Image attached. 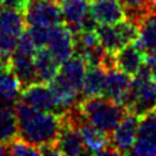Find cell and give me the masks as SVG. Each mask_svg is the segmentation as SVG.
<instances>
[{"mask_svg": "<svg viewBox=\"0 0 156 156\" xmlns=\"http://www.w3.org/2000/svg\"><path fill=\"white\" fill-rule=\"evenodd\" d=\"M0 2H1L2 7L18 10L21 12H23V10L27 5V0H0Z\"/></svg>", "mask_w": 156, "mask_h": 156, "instance_id": "27", "label": "cell"}, {"mask_svg": "<svg viewBox=\"0 0 156 156\" xmlns=\"http://www.w3.org/2000/svg\"><path fill=\"white\" fill-rule=\"evenodd\" d=\"M48 84L56 101V113L61 115L80 102L78 100V95L80 93L77 91L69 83H67L60 73H57L56 77Z\"/></svg>", "mask_w": 156, "mask_h": 156, "instance_id": "14", "label": "cell"}, {"mask_svg": "<svg viewBox=\"0 0 156 156\" xmlns=\"http://www.w3.org/2000/svg\"><path fill=\"white\" fill-rule=\"evenodd\" d=\"M20 101L40 111L56 112V101L54 94L46 83L35 82L22 89Z\"/></svg>", "mask_w": 156, "mask_h": 156, "instance_id": "8", "label": "cell"}, {"mask_svg": "<svg viewBox=\"0 0 156 156\" xmlns=\"http://www.w3.org/2000/svg\"><path fill=\"white\" fill-rule=\"evenodd\" d=\"M90 13L98 24H116L126 18L121 0H90Z\"/></svg>", "mask_w": 156, "mask_h": 156, "instance_id": "12", "label": "cell"}, {"mask_svg": "<svg viewBox=\"0 0 156 156\" xmlns=\"http://www.w3.org/2000/svg\"><path fill=\"white\" fill-rule=\"evenodd\" d=\"M78 130L84 141L87 154L117 155L116 150L110 144V135L94 127L87 119H84L78 126Z\"/></svg>", "mask_w": 156, "mask_h": 156, "instance_id": "9", "label": "cell"}, {"mask_svg": "<svg viewBox=\"0 0 156 156\" xmlns=\"http://www.w3.org/2000/svg\"><path fill=\"white\" fill-rule=\"evenodd\" d=\"M9 68V58H6L1 52H0V72H2L4 69Z\"/></svg>", "mask_w": 156, "mask_h": 156, "instance_id": "29", "label": "cell"}, {"mask_svg": "<svg viewBox=\"0 0 156 156\" xmlns=\"http://www.w3.org/2000/svg\"><path fill=\"white\" fill-rule=\"evenodd\" d=\"M34 68L38 82L50 83L60 69V63L54 58L46 48H37L34 54Z\"/></svg>", "mask_w": 156, "mask_h": 156, "instance_id": "17", "label": "cell"}, {"mask_svg": "<svg viewBox=\"0 0 156 156\" xmlns=\"http://www.w3.org/2000/svg\"><path fill=\"white\" fill-rule=\"evenodd\" d=\"M156 106V80L154 79L146 62L133 76L130 91L124 107L139 117Z\"/></svg>", "mask_w": 156, "mask_h": 156, "instance_id": "3", "label": "cell"}, {"mask_svg": "<svg viewBox=\"0 0 156 156\" xmlns=\"http://www.w3.org/2000/svg\"><path fill=\"white\" fill-rule=\"evenodd\" d=\"M56 1H57V2H58V4H60V2H61V1H62V0H56Z\"/></svg>", "mask_w": 156, "mask_h": 156, "instance_id": "31", "label": "cell"}, {"mask_svg": "<svg viewBox=\"0 0 156 156\" xmlns=\"http://www.w3.org/2000/svg\"><path fill=\"white\" fill-rule=\"evenodd\" d=\"M130 76L118 68H113L106 72V79L101 95L124 106L130 91Z\"/></svg>", "mask_w": 156, "mask_h": 156, "instance_id": "10", "label": "cell"}, {"mask_svg": "<svg viewBox=\"0 0 156 156\" xmlns=\"http://www.w3.org/2000/svg\"><path fill=\"white\" fill-rule=\"evenodd\" d=\"M87 68H88V65L84 61V58L80 57L79 55L73 54L72 56H69L67 60H65L60 65L58 73L77 91L82 93L83 83H84V78H85V73H87Z\"/></svg>", "mask_w": 156, "mask_h": 156, "instance_id": "16", "label": "cell"}, {"mask_svg": "<svg viewBox=\"0 0 156 156\" xmlns=\"http://www.w3.org/2000/svg\"><path fill=\"white\" fill-rule=\"evenodd\" d=\"M23 16L27 26L51 27L62 23L61 7L56 0H27Z\"/></svg>", "mask_w": 156, "mask_h": 156, "instance_id": "4", "label": "cell"}, {"mask_svg": "<svg viewBox=\"0 0 156 156\" xmlns=\"http://www.w3.org/2000/svg\"><path fill=\"white\" fill-rule=\"evenodd\" d=\"M24 26L26 21L23 12L6 7L0 10V30L20 38L24 32Z\"/></svg>", "mask_w": 156, "mask_h": 156, "instance_id": "21", "label": "cell"}, {"mask_svg": "<svg viewBox=\"0 0 156 156\" xmlns=\"http://www.w3.org/2000/svg\"><path fill=\"white\" fill-rule=\"evenodd\" d=\"M55 146L61 155L87 154V149L78 128L72 123L65 121L62 117H61V129L57 140L55 143Z\"/></svg>", "mask_w": 156, "mask_h": 156, "instance_id": "11", "label": "cell"}, {"mask_svg": "<svg viewBox=\"0 0 156 156\" xmlns=\"http://www.w3.org/2000/svg\"><path fill=\"white\" fill-rule=\"evenodd\" d=\"M145 62L150 68V72L154 77V79L156 80V52H152L150 55L145 56Z\"/></svg>", "mask_w": 156, "mask_h": 156, "instance_id": "28", "label": "cell"}, {"mask_svg": "<svg viewBox=\"0 0 156 156\" xmlns=\"http://www.w3.org/2000/svg\"><path fill=\"white\" fill-rule=\"evenodd\" d=\"M0 7H1V2H0Z\"/></svg>", "mask_w": 156, "mask_h": 156, "instance_id": "32", "label": "cell"}, {"mask_svg": "<svg viewBox=\"0 0 156 156\" xmlns=\"http://www.w3.org/2000/svg\"><path fill=\"white\" fill-rule=\"evenodd\" d=\"M115 58L116 68L127 73L128 76H135L145 62V54L139 48L136 41H134L119 49L115 54Z\"/></svg>", "mask_w": 156, "mask_h": 156, "instance_id": "15", "label": "cell"}, {"mask_svg": "<svg viewBox=\"0 0 156 156\" xmlns=\"http://www.w3.org/2000/svg\"><path fill=\"white\" fill-rule=\"evenodd\" d=\"M45 48L50 51L54 58L61 65L74 52L73 33L68 29V27L63 22L51 26L49 28Z\"/></svg>", "mask_w": 156, "mask_h": 156, "instance_id": "7", "label": "cell"}, {"mask_svg": "<svg viewBox=\"0 0 156 156\" xmlns=\"http://www.w3.org/2000/svg\"><path fill=\"white\" fill-rule=\"evenodd\" d=\"M133 155H156V108L140 116L136 138L130 150Z\"/></svg>", "mask_w": 156, "mask_h": 156, "instance_id": "5", "label": "cell"}, {"mask_svg": "<svg viewBox=\"0 0 156 156\" xmlns=\"http://www.w3.org/2000/svg\"><path fill=\"white\" fill-rule=\"evenodd\" d=\"M79 108L89 123L108 135L128 113V110L123 105L102 95L84 98L79 102Z\"/></svg>", "mask_w": 156, "mask_h": 156, "instance_id": "2", "label": "cell"}, {"mask_svg": "<svg viewBox=\"0 0 156 156\" xmlns=\"http://www.w3.org/2000/svg\"><path fill=\"white\" fill-rule=\"evenodd\" d=\"M136 44L144 51L145 56L156 52V10L151 9L141 21Z\"/></svg>", "mask_w": 156, "mask_h": 156, "instance_id": "18", "label": "cell"}, {"mask_svg": "<svg viewBox=\"0 0 156 156\" xmlns=\"http://www.w3.org/2000/svg\"><path fill=\"white\" fill-rule=\"evenodd\" d=\"M139 122L140 117L128 111V113L123 117V119L110 134V144L116 150L117 155L130 154V150L136 138Z\"/></svg>", "mask_w": 156, "mask_h": 156, "instance_id": "6", "label": "cell"}, {"mask_svg": "<svg viewBox=\"0 0 156 156\" xmlns=\"http://www.w3.org/2000/svg\"><path fill=\"white\" fill-rule=\"evenodd\" d=\"M7 145V154L9 155H41L40 149L29 144L28 141H26L24 139L20 138H15L13 140H11L10 143L6 144Z\"/></svg>", "mask_w": 156, "mask_h": 156, "instance_id": "24", "label": "cell"}, {"mask_svg": "<svg viewBox=\"0 0 156 156\" xmlns=\"http://www.w3.org/2000/svg\"><path fill=\"white\" fill-rule=\"evenodd\" d=\"M17 40H18L17 37H13L9 33L0 30V52L6 58H10L11 54L13 52L16 44H17Z\"/></svg>", "mask_w": 156, "mask_h": 156, "instance_id": "26", "label": "cell"}, {"mask_svg": "<svg viewBox=\"0 0 156 156\" xmlns=\"http://www.w3.org/2000/svg\"><path fill=\"white\" fill-rule=\"evenodd\" d=\"M124 6L126 18L132 20L136 23H141L144 17L151 11L152 0H121Z\"/></svg>", "mask_w": 156, "mask_h": 156, "instance_id": "23", "label": "cell"}, {"mask_svg": "<svg viewBox=\"0 0 156 156\" xmlns=\"http://www.w3.org/2000/svg\"><path fill=\"white\" fill-rule=\"evenodd\" d=\"M7 154V145L4 143H0V155Z\"/></svg>", "mask_w": 156, "mask_h": 156, "instance_id": "30", "label": "cell"}, {"mask_svg": "<svg viewBox=\"0 0 156 156\" xmlns=\"http://www.w3.org/2000/svg\"><path fill=\"white\" fill-rule=\"evenodd\" d=\"M106 69H104L101 66H89L87 68L82 95L84 98H91V96H99L102 94L104 84L106 79Z\"/></svg>", "mask_w": 156, "mask_h": 156, "instance_id": "19", "label": "cell"}, {"mask_svg": "<svg viewBox=\"0 0 156 156\" xmlns=\"http://www.w3.org/2000/svg\"><path fill=\"white\" fill-rule=\"evenodd\" d=\"M49 28L50 27H45V26H27L26 32L29 34L30 39L33 40L37 48H45Z\"/></svg>", "mask_w": 156, "mask_h": 156, "instance_id": "25", "label": "cell"}, {"mask_svg": "<svg viewBox=\"0 0 156 156\" xmlns=\"http://www.w3.org/2000/svg\"><path fill=\"white\" fill-rule=\"evenodd\" d=\"M16 113L18 136L39 149L55 145L61 129L58 113L37 110L22 101L16 102Z\"/></svg>", "mask_w": 156, "mask_h": 156, "instance_id": "1", "label": "cell"}, {"mask_svg": "<svg viewBox=\"0 0 156 156\" xmlns=\"http://www.w3.org/2000/svg\"><path fill=\"white\" fill-rule=\"evenodd\" d=\"M21 91V83L10 68L0 72V98L15 102L17 98H20Z\"/></svg>", "mask_w": 156, "mask_h": 156, "instance_id": "22", "label": "cell"}, {"mask_svg": "<svg viewBox=\"0 0 156 156\" xmlns=\"http://www.w3.org/2000/svg\"><path fill=\"white\" fill-rule=\"evenodd\" d=\"M155 108H156V106H155Z\"/></svg>", "mask_w": 156, "mask_h": 156, "instance_id": "33", "label": "cell"}, {"mask_svg": "<svg viewBox=\"0 0 156 156\" xmlns=\"http://www.w3.org/2000/svg\"><path fill=\"white\" fill-rule=\"evenodd\" d=\"M62 22L72 33L82 29L84 20L90 13V0H62L60 2Z\"/></svg>", "mask_w": 156, "mask_h": 156, "instance_id": "13", "label": "cell"}, {"mask_svg": "<svg viewBox=\"0 0 156 156\" xmlns=\"http://www.w3.org/2000/svg\"><path fill=\"white\" fill-rule=\"evenodd\" d=\"M95 33L98 35L100 45L107 52L116 54L126 45L116 24H98V27L95 28Z\"/></svg>", "mask_w": 156, "mask_h": 156, "instance_id": "20", "label": "cell"}]
</instances>
